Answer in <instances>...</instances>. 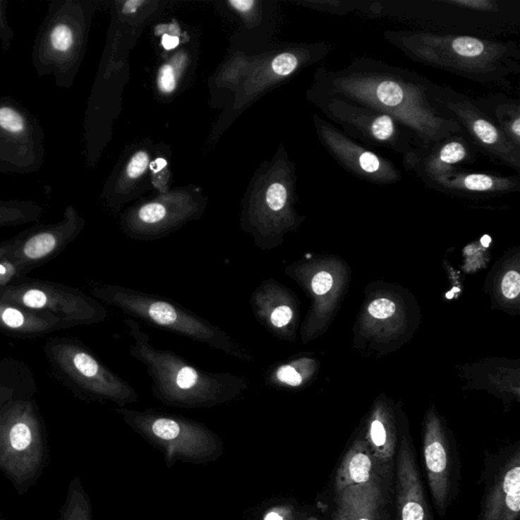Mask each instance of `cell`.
I'll use <instances>...</instances> for the list:
<instances>
[{
  "label": "cell",
  "mask_w": 520,
  "mask_h": 520,
  "mask_svg": "<svg viewBox=\"0 0 520 520\" xmlns=\"http://www.w3.org/2000/svg\"><path fill=\"white\" fill-rule=\"evenodd\" d=\"M436 85L410 69L358 56L341 69L319 68L314 87L390 115L415 136L421 147L466 135L459 122L433 101Z\"/></svg>",
  "instance_id": "6da1fadb"
},
{
  "label": "cell",
  "mask_w": 520,
  "mask_h": 520,
  "mask_svg": "<svg viewBox=\"0 0 520 520\" xmlns=\"http://www.w3.org/2000/svg\"><path fill=\"white\" fill-rule=\"evenodd\" d=\"M382 36L411 61L477 84L508 87L520 73V48L513 40L418 29L386 30Z\"/></svg>",
  "instance_id": "7a4b0ae2"
},
{
  "label": "cell",
  "mask_w": 520,
  "mask_h": 520,
  "mask_svg": "<svg viewBox=\"0 0 520 520\" xmlns=\"http://www.w3.org/2000/svg\"><path fill=\"white\" fill-rule=\"evenodd\" d=\"M126 325L131 339L129 353L145 366L152 395L164 406L214 408L235 401L248 389V381L241 376L196 368L178 353L157 348L135 319H127Z\"/></svg>",
  "instance_id": "3957f363"
},
{
  "label": "cell",
  "mask_w": 520,
  "mask_h": 520,
  "mask_svg": "<svg viewBox=\"0 0 520 520\" xmlns=\"http://www.w3.org/2000/svg\"><path fill=\"white\" fill-rule=\"evenodd\" d=\"M94 293L104 302L117 307L136 321H143L210 346L235 359L245 362L255 360V356L248 348L236 341L218 325L161 296L117 285L100 286L95 289Z\"/></svg>",
  "instance_id": "277c9868"
},
{
  "label": "cell",
  "mask_w": 520,
  "mask_h": 520,
  "mask_svg": "<svg viewBox=\"0 0 520 520\" xmlns=\"http://www.w3.org/2000/svg\"><path fill=\"white\" fill-rule=\"evenodd\" d=\"M89 17V6L82 0L50 2L32 50L38 78L52 75L59 89L73 87L84 56Z\"/></svg>",
  "instance_id": "5b68a950"
},
{
  "label": "cell",
  "mask_w": 520,
  "mask_h": 520,
  "mask_svg": "<svg viewBox=\"0 0 520 520\" xmlns=\"http://www.w3.org/2000/svg\"><path fill=\"white\" fill-rule=\"evenodd\" d=\"M117 413L127 426L164 455L169 468L178 461L207 464L223 455L221 437L198 421L155 410L119 408Z\"/></svg>",
  "instance_id": "8992f818"
},
{
  "label": "cell",
  "mask_w": 520,
  "mask_h": 520,
  "mask_svg": "<svg viewBox=\"0 0 520 520\" xmlns=\"http://www.w3.org/2000/svg\"><path fill=\"white\" fill-rule=\"evenodd\" d=\"M310 97L330 123L341 127L344 135L370 147H383L404 156L419 147L415 136L386 113L332 96L320 90H311Z\"/></svg>",
  "instance_id": "52a82bcc"
},
{
  "label": "cell",
  "mask_w": 520,
  "mask_h": 520,
  "mask_svg": "<svg viewBox=\"0 0 520 520\" xmlns=\"http://www.w3.org/2000/svg\"><path fill=\"white\" fill-rule=\"evenodd\" d=\"M40 120L13 97H0V173L28 175L45 163Z\"/></svg>",
  "instance_id": "ba28073f"
},
{
  "label": "cell",
  "mask_w": 520,
  "mask_h": 520,
  "mask_svg": "<svg viewBox=\"0 0 520 520\" xmlns=\"http://www.w3.org/2000/svg\"><path fill=\"white\" fill-rule=\"evenodd\" d=\"M433 101L459 122L468 140L480 155L493 163L520 172V149H517L502 131L482 112L473 98L448 85H437Z\"/></svg>",
  "instance_id": "9c48e42d"
},
{
  "label": "cell",
  "mask_w": 520,
  "mask_h": 520,
  "mask_svg": "<svg viewBox=\"0 0 520 520\" xmlns=\"http://www.w3.org/2000/svg\"><path fill=\"white\" fill-rule=\"evenodd\" d=\"M314 122L321 145L337 165L353 177L376 185L399 183L403 179L401 171L389 159L349 138L339 127L320 117H314Z\"/></svg>",
  "instance_id": "30bf717a"
},
{
  "label": "cell",
  "mask_w": 520,
  "mask_h": 520,
  "mask_svg": "<svg viewBox=\"0 0 520 520\" xmlns=\"http://www.w3.org/2000/svg\"><path fill=\"white\" fill-rule=\"evenodd\" d=\"M44 461L38 424L28 413H16L0 423V468L15 484L32 480Z\"/></svg>",
  "instance_id": "8fae6325"
},
{
  "label": "cell",
  "mask_w": 520,
  "mask_h": 520,
  "mask_svg": "<svg viewBox=\"0 0 520 520\" xmlns=\"http://www.w3.org/2000/svg\"><path fill=\"white\" fill-rule=\"evenodd\" d=\"M480 152L466 135H454L438 142L413 147L403 156L404 170L425 185L447 174L453 168L475 164Z\"/></svg>",
  "instance_id": "7c38bea8"
},
{
  "label": "cell",
  "mask_w": 520,
  "mask_h": 520,
  "mask_svg": "<svg viewBox=\"0 0 520 520\" xmlns=\"http://www.w3.org/2000/svg\"><path fill=\"white\" fill-rule=\"evenodd\" d=\"M426 186L448 195L468 198H492L519 191L520 177L519 175L500 176L456 167L452 169L447 174L429 182Z\"/></svg>",
  "instance_id": "4fadbf2b"
},
{
  "label": "cell",
  "mask_w": 520,
  "mask_h": 520,
  "mask_svg": "<svg viewBox=\"0 0 520 520\" xmlns=\"http://www.w3.org/2000/svg\"><path fill=\"white\" fill-rule=\"evenodd\" d=\"M249 302L254 318L267 332L279 339L290 337L296 311L285 286L276 279H265L254 289Z\"/></svg>",
  "instance_id": "5bb4252c"
},
{
  "label": "cell",
  "mask_w": 520,
  "mask_h": 520,
  "mask_svg": "<svg viewBox=\"0 0 520 520\" xmlns=\"http://www.w3.org/2000/svg\"><path fill=\"white\" fill-rule=\"evenodd\" d=\"M397 520H432L416 459L406 441L397 459Z\"/></svg>",
  "instance_id": "9a60e30c"
},
{
  "label": "cell",
  "mask_w": 520,
  "mask_h": 520,
  "mask_svg": "<svg viewBox=\"0 0 520 520\" xmlns=\"http://www.w3.org/2000/svg\"><path fill=\"white\" fill-rule=\"evenodd\" d=\"M478 109L520 149V101L503 92H494L473 99Z\"/></svg>",
  "instance_id": "2e32d148"
},
{
  "label": "cell",
  "mask_w": 520,
  "mask_h": 520,
  "mask_svg": "<svg viewBox=\"0 0 520 520\" xmlns=\"http://www.w3.org/2000/svg\"><path fill=\"white\" fill-rule=\"evenodd\" d=\"M424 454L434 501L438 512H443L449 492V473L447 452L438 434L429 432L425 440Z\"/></svg>",
  "instance_id": "e0dca14e"
},
{
  "label": "cell",
  "mask_w": 520,
  "mask_h": 520,
  "mask_svg": "<svg viewBox=\"0 0 520 520\" xmlns=\"http://www.w3.org/2000/svg\"><path fill=\"white\" fill-rule=\"evenodd\" d=\"M520 512V468L512 466L492 494L483 520H516Z\"/></svg>",
  "instance_id": "ac0fdd59"
},
{
  "label": "cell",
  "mask_w": 520,
  "mask_h": 520,
  "mask_svg": "<svg viewBox=\"0 0 520 520\" xmlns=\"http://www.w3.org/2000/svg\"><path fill=\"white\" fill-rule=\"evenodd\" d=\"M304 360H298L274 365L267 368L263 375V382L267 387L285 388L299 387L304 382Z\"/></svg>",
  "instance_id": "d6986e66"
},
{
  "label": "cell",
  "mask_w": 520,
  "mask_h": 520,
  "mask_svg": "<svg viewBox=\"0 0 520 520\" xmlns=\"http://www.w3.org/2000/svg\"><path fill=\"white\" fill-rule=\"evenodd\" d=\"M60 520H92L91 501L78 478H73L69 484Z\"/></svg>",
  "instance_id": "ffe728a7"
},
{
  "label": "cell",
  "mask_w": 520,
  "mask_h": 520,
  "mask_svg": "<svg viewBox=\"0 0 520 520\" xmlns=\"http://www.w3.org/2000/svg\"><path fill=\"white\" fill-rule=\"evenodd\" d=\"M348 471L353 483L360 484L367 482L371 471V461L368 455L363 452H356L349 461Z\"/></svg>",
  "instance_id": "44dd1931"
},
{
  "label": "cell",
  "mask_w": 520,
  "mask_h": 520,
  "mask_svg": "<svg viewBox=\"0 0 520 520\" xmlns=\"http://www.w3.org/2000/svg\"><path fill=\"white\" fill-rule=\"evenodd\" d=\"M289 202V191L285 185H270L267 193V205L272 212H282Z\"/></svg>",
  "instance_id": "7402d4cb"
},
{
  "label": "cell",
  "mask_w": 520,
  "mask_h": 520,
  "mask_svg": "<svg viewBox=\"0 0 520 520\" xmlns=\"http://www.w3.org/2000/svg\"><path fill=\"white\" fill-rule=\"evenodd\" d=\"M15 39V31L8 22V0H0V45L2 50L11 49Z\"/></svg>",
  "instance_id": "603a6c76"
},
{
  "label": "cell",
  "mask_w": 520,
  "mask_h": 520,
  "mask_svg": "<svg viewBox=\"0 0 520 520\" xmlns=\"http://www.w3.org/2000/svg\"><path fill=\"white\" fill-rule=\"evenodd\" d=\"M502 293L507 299L519 297L520 293V276L515 270L508 272L503 277Z\"/></svg>",
  "instance_id": "cb8c5ba5"
},
{
  "label": "cell",
  "mask_w": 520,
  "mask_h": 520,
  "mask_svg": "<svg viewBox=\"0 0 520 520\" xmlns=\"http://www.w3.org/2000/svg\"><path fill=\"white\" fill-rule=\"evenodd\" d=\"M369 313L373 318L385 319L390 318L395 312V304L388 299H377L369 305Z\"/></svg>",
  "instance_id": "d4e9b609"
},
{
  "label": "cell",
  "mask_w": 520,
  "mask_h": 520,
  "mask_svg": "<svg viewBox=\"0 0 520 520\" xmlns=\"http://www.w3.org/2000/svg\"><path fill=\"white\" fill-rule=\"evenodd\" d=\"M150 159L147 152H140L133 156L131 161L127 166V175L131 178H138L145 172V169L149 166Z\"/></svg>",
  "instance_id": "484cf974"
},
{
  "label": "cell",
  "mask_w": 520,
  "mask_h": 520,
  "mask_svg": "<svg viewBox=\"0 0 520 520\" xmlns=\"http://www.w3.org/2000/svg\"><path fill=\"white\" fill-rule=\"evenodd\" d=\"M332 283L334 279L329 272H319L312 277L311 289L315 295H325L332 289Z\"/></svg>",
  "instance_id": "4316f807"
},
{
  "label": "cell",
  "mask_w": 520,
  "mask_h": 520,
  "mask_svg": "<svg viewBox=\"0 0 520 520\" xmlns=\"http://www.w3.org/2000/svg\"><path fill=\"white\" fill-rule=\"evenodd\" d=\"M23 302L30 308L40 309L47 305L48 298L43 291L33 289L25 293V295L23 296Z\"/></svg>",
  "instance_id": "83f0119b"
},
{
  "label": "cell",
  "mask_w": 520,
  "mask_h": 520,
  "mask_svg": "<svg viewBox=\"0 0 520 520\" xmlns=\"http://www.w3.org/2000/svg\"><path fill=\"white\" fill-rule=\"evenodd\" d=\"M159 87L162 92H172L176 87L174 68L171 66H164L159 71Z\"/></svg>",
  "instance_id": "f1b7e54d"
},
{
  "label": "cell",
  "mask_w": 520,
  "mask_h": 520,
  "mask_svg": "<svg viewBox=\"0 0 520 520\" xmlns=\"http://www.w3.org/2000/svg\"><path fill=\"white\" fill-rule=\"evenodd\" d=\"M1 319L2 322L6 327L15 328V329L22 327L25 321L22 312L13 308H6V310L2 312Z\"/></svg>",
  "instance_id": "f546056e"
},
{
  "label": "cell",
  "mask_w": 520,
  "mask_h": 520,
  "mask_svg": "<svg viewBox=\"0 0 520 520\" xmlns=\"http://www.w3.org/2000/svg\"><path fill=\"white\" fill-rule=\"evenodd\" d=\"M371 438L374 445L377 447H382L386 442V432L385 426L380 421H374L371 426Z\"/></svg>",
  "instance_id": "4dcf8cb0"
},
{
  "label": "cell",
  "mask_w": 520,
  "mask_h": 520,
  "mask_svg": "<svg viewBox=\"0 0 520 520\" xmlns=\"http://www.w3.org/2000/svg\"><path fill=\"white\" fill-rule=\"evenodd\" d=\"M230 4H232L237 11L245 13V11H250L252 6L254 4V1L253 0H232V1H230Z\"/></svg>",
  "instance_id": "1f68e13d"
},
{
  "label": "cell",
  "mask_w": 520,
  "mask_h": 520,
  "mask_svg": "<svg viewBox=\"0 0 520 520\" xmlns=\"http://www.w3.org/2000/svg\"><path fill=\"white\" fill-rule=\"evenodd\" d=\"M179 44V39L177 37L169 36V35H164L163 39H162V45L164 48L167 50L173 49V48L177 47Z\"/></svg>",
  "instance_id": "d6a6232c"
},
{
  "label": "cell",
  "mask_w": 520,
  "mask_h": 520,
  "mask_svg": "<svg viewBox=\"0 0 520 520\" xmlns=\"http://www.w3.org/2000/svg\"><path fill=\"white\" fill-rule=\"evenodd\" d=\"M283 512L279 508H274V509L267 510L263 516L262 520H285Z\"/></svg>",
  "instance_id": "836d02e7"
},
{
  "label": "cell",
  "mask_w": 520,
  "mask_h": 520,
  "mask_svg": "<svg viewBox=\"0 0 520 520\" xmlns=\"http://www.w3.org/2000/svg\"><path fill=\"white\" fill-rule=\"evenodd\" d=\"M167 166V162L164 159H157L156 161L152 162L151 164V169L154 172H159L162 169H164Z\"/></svg>",
  "instance_id": "e575fe53"
},
{
  "label": "cell",
  "mask_w": 520,
  "mask_h": 520,
  "mask_svg": "<svg viewBox=\"0 0 520 520\" xmlns=\"http://www.w3.org/2000/svg\"><path fill=\"white\" fill-rule=\"evenodd\" d=\"M490 242H491V238H490L489 236H484V237L482 238V244L484 245V246H489Z\"/></svg>",
  "instance_id": "d590c367"
},
{
  "label": "cell",
  "mask_w": 520,
  "mask_h": 520,
  "mask_svg": "<svg viewBox=\"0 0 520 520\" xmlns=\"http://www.w3.org/2000/svg\"><path fill=\"white\" fill-rule=\"evenodd\" d=\"M351 520H372V519H370V517L366 516V515H363L361 514V513H360V514L358 515V516H353V519H351Z\"/></svg>",
  "instance_id": "8d00e7d4"
},
{
  "label": "cell",
  "mask_w": 520,
  "mask_h": 520,
  "mask_svg": "<svg viewBox=\"0 0 520 520\" xmlns=\"http://www.w3.org/2000/svg\"><path fill=\"white\" fill-rule=\"evenodd\" d=\"M0 274H6V267H4V265H0Z\"/></svg>",
  "instance_id": "74e56055"
}]
</instances>
